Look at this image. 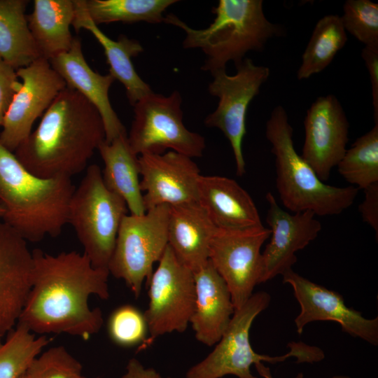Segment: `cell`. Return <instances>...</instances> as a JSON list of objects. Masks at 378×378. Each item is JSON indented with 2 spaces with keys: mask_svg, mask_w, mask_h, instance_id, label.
I'll list each match as a JSON object with an SVG mask.
<instances>
[{
  "mask_svg": "<svg viewBox=\"0 0 378 378\" xmlns=\"http://www.w3.org/2000/svg\"><path fill=\"white\" fill-rule=\"evenodd\" d=\"M32 285L17 323L33 333H66L88 340L103 324L99 308L92 309L89 298H109L107 270L95 268L83 253L52 255L32 251Z\"/></svg>",
  "mask_w": 378,
  "mask_h": 378,
  "instance_id": "obj_1",
  "label": "cell"
},
{
  "mask_svg": "<svg viewBox=\"0 0 378 378\" xmlns=\"http://www.w3.org/2000/svg\"><path fill=\"white\" fill-rule=\"evenodd\" d=\"M105 138L97 108L79 92L66 87L14 154L36 176L71 178L86 169Z\"/></svg>",
  "mask_w": 378,
  "mask_h": 378,
  "instance_id": "obj_2",
  "label": "cell"
},
{
  "mask_svg": "<svg viewBox=\"0 0 378 378\" xmlns=\"http://www.w3.org/2000/svg\"><path fill=\"white\" fill-rule=\"evenodd\" d=\"M75 190L71 178H43L26 169L15 154L0 144V206L3 222L27 241L58 236L68 223Z\"/></svg>",
  "mask_w": 378,
  "mask_h": 378,
  "instance_id": "obj_3",
  "label": "cell"
},
{
  "mask_svg": "<svg viewBox=\"0 0 378 378\" xmlns=\"http://www.w3.org/2000/svg\"><path fill=\"white\" fill-rule=\"evenodd\" d=\"M262 4V0H220L205 29L192 28L173 13L164 16V22L184 31L183 48L202 50L206 55L202 69L212 74L226 69L230 61L234 66L240 63L248 51H262L281 33V27L265 17Z\"/></svg>",
  "mask_w": 378,
  "mask_h": 378,
  "instance_id": "obj_4",
  "label": "cell"
},
{
  "mask_svg": "<svg viewBox=\"0 0 378 378\" xmlns=\"http://www.w3.org/2000/svg\"><path fill=\"white\" fill-rule=\"evenodd\" d=\"M293 132L286 109L276 106L266 123V137L275 156L276 184L284 206L293 213L310 211L319 216L341 214L354 203L358 189L321 181L296 152Z\"/></svg>",
  "mask_w": 378,
  "mask_h": 378,
  "instance_id": "obj_5",
  "label": "cell"
},
{
  "mask_svg": "<svg viewBox=\"0 0 378 378\" xmlns=\"http://www.w3.org/2000/svg\"><path fill=\"white\" fill-rule=\"evenodd\" d=\"M270 295L264 291L254 293L239 309H236L228 327L213 351L203 360L192 366L186 378H222L233 375L237 378H258L251 372L253 365L269 362L272 364L284 361L290 357L297 363H314L325 358L317 346L302 342H291L290 351L282 356H270L256 353L249 340V331L255 317L265 309Z\"/></svg>",
  "mask_w": 378,
  "mask_h": 378,
  "instance_id": "obj_6",
  "label": "cell"
},
{
  "mask_svg": "<svg viewBox=\"0 0 378 378\" xmlns=\"http://www.w3.org/2000/svg\"><path fill=\"white\" fill-rule=\"evenodd\" d=\"M127 206L105 186L100 167L90 164L71 195L68 223L73 227L93 267L108 270L117 234Z\"/></svg>",
  "mask_w": 378,
  "mask_h": 378,
  "instance_id": "obj_7",
  "label": "cell"
},
{
  "mask_svg": "<svg viewBox=\"0 0 378 378\" xmlns=\"http://www.w3.org/2000/svg\"><path fill=\"white\" fill-rule=\"evenodd\" d=\"M169 211V206L160 205L141 216L125 215L121 221L108 270L123 280L136 298L168 245Z\"/></svg>",
  "mask_w": 378,
  "mask_h": 378,
  "instance_id": "obj_8",
  "label": "cell"
},
{
  "mask_svg": "<svg viewBox=\"0 0 378 378\" xmlns=\"http://www.w3.org/2000/svg\"><path fill=\"white\" fill-rule=\"evenodd\" d=\"M181 103L180 92L174 90L169 96L153 92L135 104L127 139L136 155L162 154L168 149L191 158L202 155L205 139L186 128Z\"/></svg>",
  "mask_w": 378,
  "mask_h": 378,
  "instance_id": "obj_9",
  "label": "cell"
},
{
  "mask_svg": "<svg viewBox=\"0 0 378 378\" xmlns=\"http://www.w3.org/2000/svg\"><path fill=\"white\" fill-rule=\"evenodd\" d=\"M237 72L230 76L226 69L211 75L213 80L208 90L218 98L217 108L204 119L208 127L219 129L229 141L234 154L236 173L246 172L242 141L246 134V117L252 99L259 93L261 85L270 76V69L256 65L250 58H244L235 65Z\"/></svg>",
  "mask_w": 378,
  "mask_h": 378,
  "instance_id": "obj_10",
  "label": "cell"
},
{
  "mask_svg": "<svg viewBox=\"0 0 378 378\" xmlns=\"http://www.w3.org/2000/svg\"><path fill=\"white\" fill-rule=\"evenodd\" d=\"M147 285L149 302L144 314L150 340L184 332L195 303L194 272L178 260L169 245Z\"/></svg>",
  "mask_w": 378,
  "mask_h": 378,
  "instance_id": "obj_11",
  "label": "cell"
},
{
  "mask_svg": "<svg viewBox=\"0 0 378 378\" xmlns=\"http://www.w3.org/2000/svg\"><path fill=\"white\" fill-rule=\"evenodd\" d=\"M271 231L263 225L245 229L217 228L209 260L223 279L235 310L253 294L262 274L263 243Z\"/></svg>",
  "mask_w": 378,
  "mask_h": 378,
  "instance_id": "obj_12",
  "label": "cell"
},
{
  "mask_svg": "<svg viewBox=\"0 0 378 378\" xmlns=\"http://www.w3.org/2000/svg\"><path fill=\"white\" fill-rule=\"evenodd\" d=\"M16 73L22 84L6 112L0 132V144L13 153L31 133L35 120L66 88L49 60L43 57Z\"/></svg>",
  "mask_w": 378,
  "mask_h": 378,
  "instance_id": "obj_13",
  "label": "cell"
},
{
  "mask_svg": "<svg viewBox=\"0 0 378 378\" xmlns=\"http://www.w3.org/2000/svg\"><path fill=\"white\" fill-rule=\"evenodd\" d=\"M140 188L146 210L160 205L174 206L198 202L200 174L192 158L169 150L138 156Z\"/></svg>",
  "mask_w": 378,
  "mask_h": 378,
  "instance_id": "obj_14",
  "label": "cell"
},
{
  "mask_svg": "<svg viewBox=\"0 0 378 378\" xmlns=\"http://www.w3.org/2000/svg\"><path fill=\"white\" fill-rule=\"evenodd\" d=\"M284 283L293 288L300 305L295 318L299 334L308 323L316 321L338 323L342 330L367 342L378 344V318H364L361 313L348 307L341 295L327 289L295 272L292 269L282 274Z\"/></svg>",
  "mask_w": 378,
  "mask_h": 378,
  "instance_id": "obj_15",
  "label": "cell"
},
{
  "mask_svg": "<svg viewBox=\"0 0 378 378\" xmlns=\"http://www.w3.org/2000/svg\"><path fill=\"white\" fill-rule=\"evenodd\" d=\"M302 158L322 181L343 158L349 141V124L336 97H318L307 111Z\"/></svg>",
  "mask_w": 378,
  "mask_h": 378,
  "instance_id": "obj_16",
  "label": "cell"
},
{
  "mask_svg": "<svg viewBox=\"0 0 378 378\" xmlns=\"http://www.w3.org/2000/svg\"><path fill=\"white\" fill-rule=\"evenodd\" d=\"M266 200V222L271 239L262 253L260 284L292 269L297 261L295 253L314 240L321 230V224L312 211L292 214L279 206L270 192L267 193Z\"/></svg>",
  "mask_w": 378,
  "mask_h": 378,
  "instance_id": "obj_17",
  "label": "cell"
},
{
  "mask_svg": "<svg viewBox=\"0 0 378 378\" xmlns=\"http://www.w3.org/2000/svg\"><path fill=\"white\" fill-rule=\"evenodd\" d=\"M17 232L0 221V337L17 324L32 285V251Z\"/></svg>",
  "mask_w": 378,
  "mask_h": 378,
  "instance_id": "obj_18",
  "label": "cell"
},
{
  "mask_svg": "<svg viewBox=\"0 0 378 378\" xmlns=\"http://www.w3.org/2000/svg\"><path fill=\"white\" fill-rule=\"evenodd\" d=\"M49 62L67 88L79 92L97 108L104 126L105 141L111 142L127 133L109 100L108 92L114 78L109 74H100L90 68L78 38H74L68 51L57 55Z\"/></svg>",
  "mask_w": 378,
  "mask_h": 378,
  "instance_id": "obj_19",
  "label": "cell"
},
{
  "mask_svg": "<svg viewBox=\"0 0 378 378\" xmlns=\"http://www.w3.org/2000/svg\"><path fill=\"white\" fill-rule=\"evenodd\" d=\"M195 303L190 321L197 341L216 344L234 313L229 289L209 261L194 272Z\"/></svg>",
  "mask_w": 378,
  "mask_h": 378,
  "instance_id": "obj_20",
  "label": "cell"
},
{
  "mask_svg": "<svg viewBox=\"0 0 378 378\" xmlns=\"http://www.w3.org/2000/svg\"><path fill=\"white\" fill-rule=\"evenodd\" d=\"M197 189L198 203L218 228L245 229L262 225L253 199L234 179L200 175Z\"/></svg>",
  "mask_w": 378,
  "mask_h": 378,
  "instance_id": "obj_21",
  "label": "cell"
},
{
  "mask_svg": "<svg viewBox=\"0 0 378 378\" xmlns=\"http://www.w3.org/2000/svg\"><path fill=\"white\" fill-rule=\"evenodd\" d=\"M217 228L198 202L169 206L168 245L178 260L193 272L209 261Z\"/></svg>",
  "mask_w": 378,
  "mask_h": 378,
  "instance_id": "obj_22",
  "label": "cell"
},
{
  "mask_svg": "<svg viewBox=\"0 0 378 378\" xmlns=\"http://www.w3.org/2000/svg\"><path fill=\"white\" fill-rule=\"evenodd\" d=\"M75 14L72 22L74 29L89 31L103 48L109 74L125 87L130 105L134 106L141 99L153 92L150 85L136 73L132 58L144 51L137 40L120 35L117 41L106 36L89 17L85 0H74Z\"/></svg>",
  "mask_w": 378,
  "mask_h": 378,
  "instance_id": "obj_23",
  "label": "cell"
},
{
  "mask_svg": "<svg viewBox=\"0 0 378 378\" xmlns=\"http://www.w3.org/2000/svg\"><path fill=\"white\" fill-rule=\"evenodd\" d=\"M97 150L104 164L102 174L106 188L124 200L132 215L144 214L138 155L130 146L127 134L111 142L104 141Z\"/></svg>",
  "mask_w": 378,
  "mask_h": 378,
  "instance_id": "obj_24",
  "label": "cell"
},
{
  "mask_svg": "<svg viewBox=\"0 0 378 378\" xmlns=\"http://www.w3.org/2000/svg\"><path fill=\"white\" fill-rule=\"evenodd\" d=\"M33 4L27 18L41 57L50 60L68 51L74 38L70 31L74 0H34Z\"/></svg>",
  "mask_w": 378,
  "mask_h": 378,
  "instance_id": "obj_25",
  "label": "cell"
},
{
  "mask_svg": "<svg viewBox=\"0 0 378 378\" xmlns=\"http://www.w3.org/2000/svg\"><path fill=\"white\" fill-rule=\"evenodd\" d=\"M28 3L0 0V57L15 70L41 57L25 15Z\"/></svg>",
  "mask_w": 378,
  "mask_h": 378,
  "instance_id": "obj_26",
  "label": "cell"
},
{
  "mask_svg": "<svg viewBox=\"0 0 378 378\" xmlns=\"http://www.w3.org/2000/svg\"><path fill=\"white\" fill-rule=\"evenodd\" d=\"M347 41L346 32L340 16L329 14L315 25L302 54L297 78L306 79L325 69Z\"/></svg>",
  "mask_w": 378,
  "mask_h": 378,
  "instance_id": "obj_27",
  "label": "cell"
},
{
  "mask_svg": "<svg viewBox=\"0 0 378 378\" xmlns=\"http://www.w3.org/2000/svg\"><path fill=\"white\" fill-rule=\"evenodd\" d=\"M177 0H85L86 10L97 24L121 22H146L158 24L164 21L167 8Z\"/></svg>",
  "mask_w": 378,
  "mask_h": 378,
  "instance_id": "obj_28",
  "label": "cell"
},
{
  "mask_svg": "<svg viewBox=\"0 0 378 378\" xmlns=\"http://www.w3.org/2000/svg\"><path fill=\"white\" fill-rule=\"evenodd\" d=\"M5 341L0 337V378H18L41 354L50 339L36 336L25 326L17 323L7 333Z\"/></svg>",
  "mask_w": 378,
  "mask_h": 378,
  "instance_id": "obj_29",
  "label": "cell"
},
{
  "mask_svg": "<svg viewBox=\"0 0 378 378\" xmlns=\"http://www.w3.org/2000/svg\"><path fill=\"white\" fill-rule=\"evenodd\" d=\"M337 168L340 175L358 189L378 183V124L346 149Z\"/></svg>",
  "mask_w": 378,
  "mask_h": 378,
  "instance_id": "obj_30",
  "label": "cell"
},
{
  "mask_svg": "<svg viewBox=\"0 0 378 378\" xmlns=\"http://www.w3.org/2000/svg\"><path fill=\"white\" fill-rule=\"evenodd\" d=\"M340 17L346 31L365 44L378 46V4L370 0H347Z\"/></svg>",
  "mask_w": 378,
  "mask_h": 378,
  "instance_id": "obj_31",
  "label": "cell"
},
{
  "mask_svg": "<svg viewBox=\"0 0 378 378\" xmlns=\"http://www.w3.org/2000/svg\"><path fill=\"white\" fill-rule=\"evenodd\" d=\"M108 332L111 340L120 346H133L145 342L148 331L144 314L130 304L118 307L108 318Z\"/></svg>",
  "mask_w": 378,
  "mask_h": 378,
  "instance_id": "obj_32",
  "label": "cell"
},
{
  "mask_svg": "<svg viewBox=\"0 0 378 378\" xmlns=\"http://www.w3.org/2000/svg\"><path fill=\"white\" fill-rule=\"evenodd\" d=\"M38 378H83L81 363L63 346L41 353L31 363Z\"/></svg>",
  "mask_w": 378,
  "mask_h": 378,
  "instance_id": "obj_33",
  "label": "cell"
},
{
  "mask_svg": "<svg viewBox=\"0 0 378 378\" xmlns=\"http://www.w3.org/2000/svg\"><path fill=\"white\" fill-rule=\"evenodd\" d=\"M16 70L0 57V127L10 104L21 86Z\"/></svg>",
  "mask_w": 378,
  "mask_h": 378,
  "instance_id": "obj_34",
  "label": "cell"
},
{
  "mask_svg": "<svg viewBox=\"0 0 378 378\" xmlns=\"http://www.w3.org/2000/svg\"><path fill=\"white\" fill-rule=\"evenodd\" d=\"M361 56L369 73L374 124H378V46H365Z\"/></svg>",
  "mask_w": 378,
  "mask_h": 378,
  "instance_id": "obj_35",
  "label": "cell"
},
{
  "mask_svg": "<svg viewBox=\"0 0 378 378\" xmlns=\"http://www.w3.org/2000/svg\"><path fill=\"white\" fill-rule=\"evenodd\" d=\"M365 197L359 209L363 221L370 225L378 234V183L364 190Z\"/></svg>",
  "mask_w": 378,
  "mask_h": 378,
  "instance_id": "obj_36",
  "label": "cell"
},
{
  "mask_svg": "<svg viewBox=\"0 0 378 378\" xmlns=\"http://www.w3.org/2000/svg\"><path fill=\"white\" fill-rule=\"evenodd\" d=\"M122 378H164L155 369L146 368L136 358H131ZM170 378V377H167Z\"/></svg>",
  "mask_w": 378,
  "mask_h": 378,
  "instance_id": "obj_37",
  "label": "cell"
},
{
  "mask_svg": "<svg viewBox=\"0 0 378 378\" xmlns=\"http://www.w3.org/2000/svg\"><path fill=\"white\" fill-rule=\"evenodd\" d=\"M258 373L263 378H274L270 368L265 366L262 363L254 365ZM302 373L298 374L294 378H303Z\"/></svg>",
  "mask_w": 378,
  "mask_h": 378,
  "instance_id": "obj_38",
  "label": "cell"
},
{
  "mask_svg": "<svg viewBox=\"0 0 378 378\" xmlns=\"http://www.w3.org/2000/svg\"><path fill=\"white\" fill-rule=\"evenodd\" d=\"M18 378H38V377L31 365L30 367L24 373H22Z\"/></svg>",
  "mask_w": 378,
  "mask_h": 378,
  "instance_id": "obj_39",
  "label": "cell"
},
{
  "mask_svg": "<svg viewBox=\"0 0 378 378\" xmlns=\"http://www.w3.org/2000/svg\"><path fill=\"white\" fill-rule=\"evenodd\" d=\"M332 378H351L346 375H335Z\"/></svg>",
  "mask_w": 378,
  "mask_h": 378,
  "instance_id": "obj_40",
  "label": "cell"
},
{
  "mask_svg": "<svg viewBox=\"0 0 378 378\" xmlns=\"http://www.w3.org/2000/svg\"><path fill=\"white\" fill-rule=\"evenodd\" d=\"M4 214V209L0 206V218H2Z\"/></svg>",
  "mask_w": 378,
  "mask_h": 378,
  "instance_id": "obj_41",
  "label": "cell"
},
{
  "mask_svg": "<svg viewBox=\"0 0 378 378\" xmlns=\"http://www.w3.org/2000/svg\"><path fill=\"white\" fill-rule=\"evenodd\" d=\"M83 378H86V377H83ZM96 378H99V377H96Z\"/></svg>",
  "mask_w": 378,
  "mask_h": 378,
  "instance_id": "obj_42",
  "label": "cell"
}]
</instances>
